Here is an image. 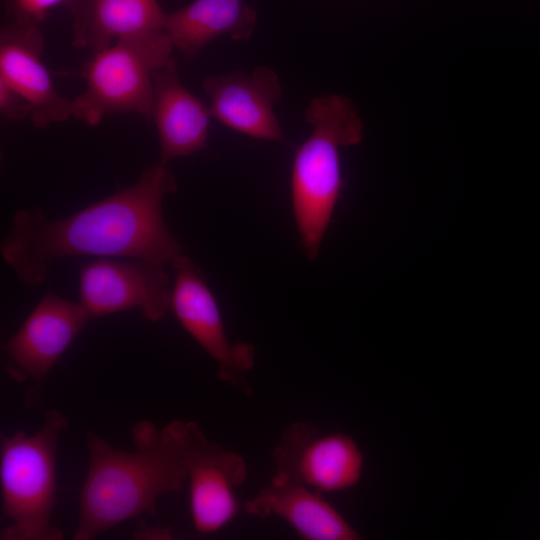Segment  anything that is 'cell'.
Segmentation results:
<instances>
[{"mask_svg": "<svg viewBox=\"0 0 540 540\" xmlns=\"http://www.w3.org/2000/svg\"><path fill=\"white\" fill-rule=\"evenodd\" d=\"M134 535L141 539H171L172 531L164 527H139Z\"/></svg>", "mask_w": 540, "mask_h": 540, "instance_id": "19", "label": "cell"}, {"mask_svg": "<svg viewBox=\"0 0 540 540\" xmlns=\"http://www.w3.org/2000/svg\"><path fill=\"white\" fill-rule=\"evenodd\" d=\"M68 418L49 409L34 434L17 431L0 438L1 540H60L52 524L57 499L56 451Z\"/></svg>", "mask_w": 540, "mask_h": 540, "instance_id": "4", "label": "cell"}, {"mask_svg": "<svg viewBox=\"0 0 540 540\" xmlns=\"http://www.w3.org/2000/svg\"><path fill=\"white\" fill-rule=\"evenodd\" d=\"M174 49L163 30L93 52L82 73L86 88L71 100L72 117L91 126L111 113L152 117L153 77L170 61Z\"/></svg>", "mask_w": 540, "mask_h": 540, "instance_id": "5", "label": "cell"}, {"mask_svg": "<svg viewBox=\"0 0 540 540\" xmlns=\"http://www.w3.org/2000/svg\"><path fill=\"white\" fill-rule=\"evenodd\" d=\"M274 477L322 494L349 490L361 480L364 455L355 439L342 432L325 433L309 422H294L272 451Z\"/></svg>", "mask_w": 540, "mask_h": 540, "instance_id": "6", "label": "cell"}, {"mask_svg": "<svg viewBox=\"0 0 540 540\" xmlns=\"http://www.w3.org/2000/svg\"><path fill=\"white\" fill-rule=\"evenodd\" d=\"M305 118L312 131L293 158L291 201L301 246L313 260L344 187L340 149L360 143L364 126L356 107L340 94L311 100Z\"/></svg>", "mask_w": 540, "mask_h": 540, "instance_id": "3", "label": "cell"}, {"mask_svg": "<svg viewBox=\"0 0 540 540\" xmlns=\"http://www.w3.org/2000/svg\"><path fill=\"white\" fill-rule=\"evenodd\" d=\"M185 431L183 420L161 428L139 421L131 430L133 451L88 432L89 463L73 539L92 540L126 520L155 514L162 495L180 491L187 481Z\"/></svg>", "mask_w": 540, "mask_h": 540, "instance_id": "2", "label": "cell"}, {"mask_svg": "<svg viewBox=\"0 0 540 540\" xmlns=\"http://www.w3.org/2000/svg\"><path fill=\"white\" fill-rule=\"evenodd\" d=\"M73 45L96 52L113 42L163 31L166 12L157 0H68Z\"/></svg>", "mask_w": 540, "mask_h": 540, "instance_id": "15", "label": "cell"}, {"mask_svg": "<svg viewBox=\"0 0 540 540\" xmlns=\"http://www.w3.org/2000/svg\"><path fill=\"white\" fill-rule=\"evenodd\" d=\"M257 13L245 0H193L166 14L164 32L186 60L221 36L235 41L249 38Z\"/></svg>", "mask_w": 540, "mask_h": 540, "instance_id": "16", "label": "cell"}, {"mask_svg": "<svg viewBox=\"0 0 540 540\" xmlns=\"http://www.w3.org/2000/svg\"><path fill=\"white\" fill-rule=\"evenodd\" d=\"M68 0H4L7 22L39 25L47 13Z\"/></svg>", "mask_w": 540, "mask_h": 540, "instance_id": "17", "label": "cell"}, {"mask_svg": "<svg viewBox=\"0 0 540 540\" xmlns=\"http://www.w3.org/2000/svg\"><path fill=\"white\" fill-rule=\"evenodd\" d=\"M160 159L192 155L206 148L212 117L209 106L182 84L174 58L153 77V112Z\"/></svg>", "mask_w": 540, "mask_h": 540, "instance_id": "14", "label": "cell"}, {"mask_svg": "<svg viewBox=\"0 0 540 540\" xmlns=\"http://www.w3.org/2000/svg\"><path fill=\"white\" fill-rule=\"evenodd\" d=\"M90 318L79 302L47 293L3 345L9 375L29 384V405L40 400L45 379Z\"/></svg>", "mask_w": 540, "mask_h": 540, "instance_id": "8", "label": "cell"}, {"mask_svg": "<svg viewBox=\"0 0 540 540\" xmlns=\"http://www.w3.org/2000/svg\"><path fill=\"white\" fill-rule=\"evenodd\" d=\"M304 485L272 477L245 505L265 519L278 517L305 540H359V532L323 496Z\"/></svg>", "mask_w": 540, "mask_h": 540, "instance_id": "13", "label": "cell"}, {"mask_svg": "<svg viewBox=\"0 0 540 540\" xmlns=\"http://www.w3.org/2000/svg\"><path fill=\"white\" fill-rule=\"evenodd\" d=\"M0 111L10 120L29 118L31 107L29 103L5 81L0 79Z\"/></svg>", "mask_w": 540, "mask_h": 540, "instance_id": "18", "label": "cell"}, {"mask_svg": "<svg viewBox=\"0 0 540 540\" xmlns=\"http://www.w3.org/2000/svg\"><path fill=\"white\" fill-rule=\"evenodd\" d=\"M184 463L194 528L215 533L238 513L235 489L246 481L247 464L241 455L209 441L193 421H186Z\"/></svg>", "mask_w": 540, "mask_h": 540, "instance_id": "10", "label": "cell"}, {"mask_svg": "<svg viewBox=\"0 0 540 540\" xmlns=\"http://www.w3.org/2000/svg\"><path fill=\"white\" fill-rule=\"evenodd\" d=\"M171 289L165 267L139 259L98 258L79 275V303L93 318L137 309L156 322L170 310Z\"/></svg>", "mask_w": 540, "mask_h": 540, "instance_id": "9", "label": "cell"}, {"mask_svg": "<svg viewBox=\"0 0 540 540\" xmlns=\"http://www.w3.org/2000/svg\"><path fill=\"white\" fill-rule=\"evenodd\" d=\"M171 266L175 275L170 309L187 333L216 362L219 378L251 396L245 375L254 365L253 346L230 342L215 296L189 257L183 254Z\"/></svg>", "mask_w": 540, "mask_h": 540, "instance_id": "7", "label": "cell"}, {"mask_svg": "<svg viewBox=\"0 0 540 540\" xmlns=\"http://www.w3.org/2000/svg\"><path fill=\"white\" fill-rule=\"evenodd\" d=\"M176 191L175 177L167 164L158 161L131 186L68 217L50 220L39 208L20 209L1 243V256L30 287L45 280L52 263L72 256L171 265L184 247L165 222L163 202Z\"/></svg>", "mask_w": 540, "mask_h": 540, "instance_id": "1", "label": "cell"}, {"mask_svg": "<svg viewBox=\"0 0 540 540\" xmlns=\"http://www.w3.org/2000/svg\"><path fill=\"white\" fill-rule=\"evenodd\" d=\"M43 51L39 25L6 22L1 27L0 79L29 103V119L40 128L72 117L71 100L55 88L41 60Z\"/></svg>", "mask_w": 540, "mask_h": 540, "instance_id": "12", "label": "cell"}, {"mask_svg": "<svg viewBox=\"0 0 540 540\" xmlns=\"http://www.w3.org/2000/svg\"><path fill=\"white\" fill-rule=\"evenodd\" d=\"M202 85L212 117L223 125L252 138L287 143L274 112L283 93L274 70L261 66L251 74L209 76Z\"/></svg>", "mask_w": 540, "mask_h": 540, "instance_id": "11", "label": "cell"}]
</instances>
